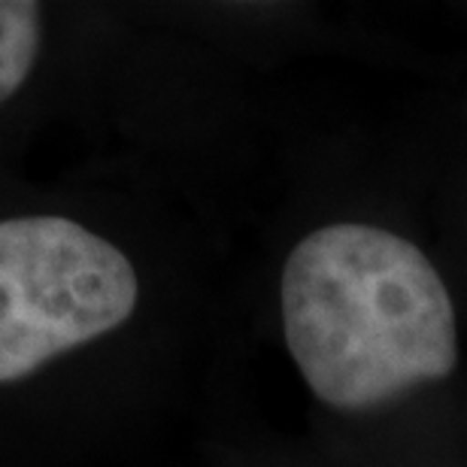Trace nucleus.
I'll use <instances>...</instances> for the list:
<instances>
[{
  "mask_svg": "<svg viewBox=\"0 0 467 467\" xmlns=\"http://www.w3.org/2000/svg\"><path fill=\"white\" fill-rule=\"evenodd\" d=\"M288 352L334 410L377 404L446 379L459 325L441 274L413 243L373 225H328L295 246L283 270Z\"/></svg>",
  "mask_w": 467,
  "mask_h": 467,
  "instance_id": "nucleus-1",
  "label": "nucleus"
},
{
  "mask_svg": "<svg viewBox=\"0 0 467 467\" xmlns=\"http://www.w3.org/2000/svg\"><path fill=\"white\" fill-rule=\"evenodd\" d=\"M134 265L58 216L0 222V382L109 334L137 306Z\"/></svg>",
  "mask_w": 467,
  "mask_h": 467,
  "instance_id": "nucleus-2",
  "label": "nucleus"
},
{
  "mask_svg": "<svg viewBox=\"0 0 467 467\" xmlns=\"http://www.w3.org/2000/svg\"><path fill=\"white\" fill-rule=\"evenodd\" d=\"M40 52V6L0 0V104L22 88Z\"/></svg>",
  "mask_w": 467,
  "mask_h": 467,
  "instance_id": "nucleus-3",
  "label": "nucleus"
}]
</instances>
